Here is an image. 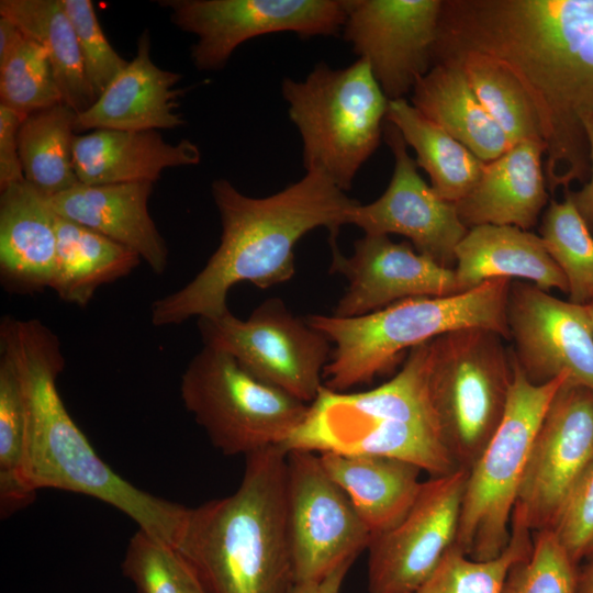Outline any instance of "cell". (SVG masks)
Masks as SVG:
<instances>
[{"mask_svg": "<svg viewBox=\"0 0 593 593\" xmlns=\"http://www.w3.org/2000/svg\"><path fill=\"white\" fill-rule=\"evenodd\" d=\"M539 233L567 279L569 301L589 303L593 299V234L566 193L561 202L549 200Z\"/></svg>", "mask_w": 593, "mask_h": 593, "instance_id": "obj_35", "label": "cell"}, {"mask_svg": "<svg viewBox=\"0 0 593 593\" xmlns=\"http://www.w3.org/2000/svg\"><path fill=\"white\" fill-rule=\"evenodd\" d=\"M245 458L234 493L188 508L176 548L206 593H291L287 452L271 446Z\"/></svg>", "mask_w": 593, "mask_h": 593, "instance_id": "obj_4", "label": "cell"}, {"mask_svg": "<svg viewBox=\"0 0 593 593\" xmlns=\"http://www.w3.org/2000/svg\"><path fill=\"white\" fill-rule=\"evenodd\" d=\"M286 492L294 584L321 580L368 549L371 533L318 454L287 452Z\"/></svg>", "mask_w": 593, "mask_h": 593, "instance_id": "obj_12", "label": "cell"}, {"mask_svg": "<svg viewBox=\"0 0 593 593\" xmlns=\"http://www.w3.org/2000/svg\"><path fill=\"white\" fill-rule=\"evenodd\" d=\"M22 121L18 113L0 104V191L25 180L18 142Z\"/></svg>", "mask_w": 593, "mask_h": 593, "instance_id": "obj_41", "label": "cell"}, {"mask_svg": "<svg viewBox=\"0 0 593 593\" xmlns=\"http://www.w3.org/2000/svg\"><path fill=\"white\" fill-rule=\"evenodd\" d=\"M383 136L394 158L390 183L373 202L353 206L348 224L365 234L405 236L416 251L454 269L456 248L469 228L455 204L439 198L423 180L401 133L388 121Z\"/></svg>", "mask_w": 593, "mask_h": 593, "instance_id": "obj_18", "label": "cell"}, {"mask_svg": "<svg viewBox=\"0 0 593 593\" xmlns=\"http://www.w3.org/2000/svg\"><path fill=\"white\" fill-rule=\"evenodd\" d=\"M0 350L12 359L24 394L27 491L34 496L43 489L91 496L177 547L189 507L135 486L96 452L58 393L57 378L66 361L57 335L38 320L5 315L0 323Z\"/></svg>", "mask_w": 593, "mask_h": 593, "instance_id": "obj_3", "label": "cell"}, {"mask_svg": "<svg viewBox=\"0 0 593 593\" xmlns=\"http://www.w3.org/2000/svg\"><path fill=\"white\" fill-rule=\"evenodd\" d=\"M468 469L423 481L404 517L368 546V592L411 593L455 542Z\"/></svg>", "mask_w": 593, "mask_h": 593, "instance_id": "obj_15", "label": "cell"}, {"mask_svg": "<svg viewBox=\"0 0 593 593\" xmlns=\"http://www.w3.org/2000/svg\"><path fill=\"white\" fill-rule=\"evenodd\" d=\"M551 529L577 564L593 551V463L569 492Z\"/></svg>", "mask_w": 593, "mask_h": 593, "instance_id": "obj_40", "label": "cell"}, {"mask_svg": "<svg viewBox=\"0 0 593 593\" xmlns=\"http://www.w3.org/2000/svg\"><path fill=\"white\" fill-rule=\"evenodd\" d=\"M455 258L458 293L496 278L522 279L545 291L557 289L568 293L564 275L541 237L529 231L499 225L469 228Z\"/></svg>", "mask_w": 593, "mask_h": 593, "instance_id": "obj_25", "label": "cell"}, {"mask_svg": "<svg viewBox=\"0 0 593 593\" xmlns=\"http://www.w3.org/2000/svg\"><path fill=\"white\" fill-rule=\"evenodd\" d=\"M512 361L513 382L505 414L468 470L454 542L475 560L495 558L506 548L536 432L555 394L569 380L567 376H560L544 384H534L513 357Z\"/></svg>", "mask_w": 593, "mask_h": 593, "instance_id": "obj_9", "label": "cell"}, {"mask_svg": "<svg viewBox=\"0 0 593 593\" xmlns=\"http://www.w3.org/2000/svg\"><path fill=\"white\" fill-rule=\"evenodd\" d=\"M72 155L77 178L88 186L155 183L165 168L201 161L197 144L189 139L171 144L156 131L96 130L76 135Z\"/></svg>", "mask_w": 593, "mask_h": 593, "instance_id": "obj_24", "label": "cell"}, {"mask_svg": "<svg viewBox=\"0 0 593 593\" xmlns=\"http://www.w3.org/2000/svg\"><path fill=\"white\" fill-rule=\"evenodd\" d=\"M478 52L528 94L546 145L547 188L586 182L593 119V0H443L433 65Z\"/></svg>", "mask_w": 593, "mask_h": 593, "instance_id": "obj_1", "label": "cell"}, {"mask_svg": "<svg viewBox=\"0 0 593 593\" xmlns=\"http://www.w3.org/2000/svg\"><path fill=\"white\" fill-rule=\"evenodd\" d=\"M411 103L484 163L499 158L512 146L457 60L433 65L415 83Z\"/></svg>", "mask_w": 593, "mask_h": 593, "instance_id": "obj_27", "label": "cell"}, {"mask_svg": "<svg viewBox=\"0 0 593 593\" xmlns=\"http://www.w3.org/2000/svg\"><path fill=\"white\" fill-rule=\"evenodd\" d=\"M57 255L51 289L85 307L99 287L127 276L142 260L132 249L56 214Z\"/></svg>", "mask_w": 593, "mask_h": 593, "instance_id": "obj_28", "label": "cell"}, {"mask_svg": "<svg viewBox=\"0 0 593 593\" xmlns=\"http://www.w3.org/2000/svg\"><path fill=\"white\" fill-rule=\"evenodd\" d=\"M171 22L198 37L191 60L199 70L223 68L254 37L292 32L303 38L336 35L345 0H160Z\"/></svg>", "mask_w": 593, "mask_h": 593, "instance_id": "obj_13", "label": "cell"}, {"mask_svg": "<svg viewBox=\"0 0 593 593\" xmlns=\"http://www.w3.org/2000/svg\"><path fill=\"white\" fill-rule=\"evenodd\" d=\"M329 244V272L340 273L348 281L334 316L357 317L411 298L458 294L454 269L419 254L406 242L365 234L348 257L338 249L336 238Z\"/></svg>", "mask_w": 593, "mask_h": 593, "instance_id": "obj_19", "label": "cell"}, {"mask_svg": "<svg viewBox=\"0 0 593 593\" xmlns=\"http://www.w3.org/2000/svg\"><path fill=\"white\" fill-rule=\"evenodd\" d=\"M593 463V391L566 381L536 432L512 522L551 528L571 489Z\"/></svg>", "mask_w": 593, "mask_h": 593, "instance_id": "obj_14", "label": "cell"}, {"mask_svg": "<svg viewBox=\"0 0 593 593\" xmlns=\"http://www.w3.org/2000/svg\"><path fill=\"white\" fill-rule=\"evenodd\" d=\"M506 314L512 357L532 383L567 376L593 391V332L584 305L512 281Z\"/></svg>", "mask_w": 593, "mask_h": 593, "instance_id": "obj_17", "label": "cell"}, {"mask_svg": "<svg viewBox=\"0 0 593 593\" xmlns=\"http://www.w3.org/2000/svg\"><path fill=\"white\" fill-rule=\"evenodd\" d=\"M25 35L10 20L0 16V65L15 52Z\"/></svg>", "mask_w": 593, "mask_h": 593, "instance_id": "obj_44", "label": "cell"}, {"mask_svg": "<svg viewBox=\"0 0 593 593\" xmlns=\"http://www.w3.org/2000/svg\"><path fill=\"white\" fill-rule=\"evenodd\" d=\"M387 121L416 154V165L429 177L430 187L445 201L457 203L478 181L484 161L406 99L389 101Z\"/></svg>", "mask_w": 593, "mask_h": 593, "instance_id": "obj_30", "label": "cell"}, {"mask_svg": "<svg viewBox=\"0 0 593 593\" xmlns=\"http://www.w3.org/2000/svg\"><path fill=\"white\" fill-rule=\"evenodd\" d=\"M343 34L383 93L405 99L433 67L443 0H345Z\"/></svg>", "mask_w": 593, "mask_h": 593, "instance_id": "obj_16", "label": "cell"}, {"mask_svg": "<svg viewBox=\"0 0 593 593\" xmlns=\"http://www.w3.org/2000/svg\"><path fill=\"white\" fill-rule=\"evenodd\" d=\"M182 402L224 456L281 446L309 404L250 374L234 357L203 346L181 376Z\"/></svg>", "mask_w": 593, "mask_h": 593, "instance_id": "obj_10", "label": "cell"}, {"mask_svg": "<svg viewBox=\"0 0 593 593\" xmlns=\"http://www.w3.org/2000/svg\"><path fill=\"white\" fill-rule=\"evenodd\" d=\"M448 59L461 64L477 97L512 145L523 141L544 143L537 112L508 68L478 52L460 53L444 60Z\"/></svg>", "mask_w": 593, "mask_h": 593, "instance_id": "obj_32", "label": "cell"}, {"mask_svg": "<svg viewBox=\"0 0 593 593\" xmlns=\"http://www.w3.org/2000/svg\"><path fill=\"white\" fill-rule=\"evenodd\" d=\"M290 120L302 139L303 167L348 191L380 144L389 100L369 64L334 69L321 61L303 80L281 85Z\"/></svg>", "mask_w": 593, "mask_h": 593, "instance_id": "obj_7", "label": "cell"}, {"mask_svg": "<svg viewBox=\"0 0 593 593\" xmlns=\"http://www.w3.org/2000/svg\"><path fill=\"white\" fill-rule=\"evenodd\" d=\"M77 36L86 76L97 99L128 60L105 37L90 0H61Z\"/></svg>", "mask_w": 593, "mask_h": 593, "instance_id": "obj_39", "label": "cell"}, {"mask_svg": "<svg viewBox=\"0 0 593 593\" xmlns=\"http://www.w3.org/2000/svg\"><path fill=\"white\" fill-rule=\"evenodd\" d=\"M503 340L495 332L471 327L428 342L430 405L460 468L469 470L505 414L513 361Z\"/></svg>", "mask_w": 593, "mask_h": 593, "instance_id": "obj_8", "label": "cell"}, {"mask_svg": "<svg viewBox=\"0 0 593 593\" xmlns=\"http://www.w3.org/2000/svg\"><path fill=\"white\" fill-rule=\"evenodd\" d=\"M372 537L396 525L416 500L423 481L413 463L379 455L318 454Z\"/></svg>", "mask_w": 593, "mask_h": 593, "instance_id": "obj_26", "label": "cell"}, {"mask_svg": "<svg viewBox=\"0 0 593 593\" xmlns=\"http://www.w3.org/2000/svg\"><path fill=\"white\" fill-rule=\"evenodd\" d=\"M589 154H590V175L580 190H567L564 193L571 199L575 209L585 221L588 227L593 234V119L586 127Z\"/></svg>", "mask_w": 593, "mask_h": 593, "instance_id": "obj_42", "label": "cell"}, {"mask_svg": "<svg viewBox=\"0 0 593 593\" xmlns=\"http://www.w3.org/2000/svg\"><path fill=\"white\" fill-rule=\"evenodd\" d=\"M0 16L45 48L65 104L79 114L97 101L61 0H1Z\"/></svg>", "mask_w": 593, "mask_h": 593, "instance_id": "obj_29", "label": "cell"}, {"mask_svg": "<svg viewBox=\"0 0 593 593\" xmlns=\"http://www.w3.org/2000/svg\"><path fill=\"white\" fill-rule=\"evenodd\" d=\"M533 533L511 522L506 548L495 558L475 560L454 544L432 574L411 593H502L511 568L533 548Z\"/></svg>", "mask_w": 593, "mask_h": 593, "instance_id": "obj_33", "label": "cell"}, {"mask_svg": "<svg viewBox=\"0 0 593 593\" xmlns=\"http://www.w3.org/2000/svg\"><path fill=\"white\" fill-rule=\"evenodd\" d=\"M579 564L551 528L534 533L530 553L515 563L502 593H575Z\"/></svg>", "mask_w": 593, "mask_h": 593, "instance_id": "obj_38", "label": "cell"}, {"mask_svg": "<svg viewBox=\"0 0 593 593\" xmlns=\"http://www.w3.org/2000/svg\"><path fill=\"white\" fill-rule=\"evenodd\" d=\"M211 192L221 217L220 245L189 283L152 304L154 326L225 313L228 291L239 282L268 289L290 280L296 243L316 227L337 238L359 203L318 171L265 198L245 195L227 179L214 180Z\"/></svg>", "mask_w": 593, "mask_h": 593, "instance_id": "obj_2", "label": "cell"}, {"mask_svg": "<svg viewBox=\"0 0 593 593\" xmlns=\"http://www.w3.org/2000/svg\"><path fill=\"white\" fill-rule=\"evenodd\" d=\"M428 342L409 350L402 369L368 391L322 387L302 423L280 446L315 454L379 455L404 460L432 477L460 467L445 445L430 405Z\"/></svg>", "mask_w": 593, "mask_h": 593, "instance_id": "obj_5", "label": "cell"}, {"mask_svg": "<svg viewBox=\"0 0 593 593\" xmlns=\"http://www.w3.org/2000/svg\"><path fill=\"white\" fill-rule=\"evenodd\" d=\"M512 281L496 278L458 294L411 298L357 317L307 315L309 324L334 344L324 387L345 392L370 383L391 371L405 350L457 329L485 328L510 340Z\"/></svg>", "mask_w": 593, "mask_h": 593, "instance_id": "obj_6", "label": "cell"}, {"mask_svg": "<svg viewBox=\"0 0 593 593\" xmlns=\"http://www.w3.org/2000/svg\"><path fill=\"white\" fill-rule=\"evenodd\" d=\"M26 440L24 394L10 356L0 350V511L9 517L31 504L32 495L23 480Z\"/></svg>", "mask_w": 593, "mask_h": 593, "instance_id": "obj_34", "label": "cell"}, {"mask_svg": "<svg viewBox=\"0 0 593 593\" xmlns=\"http://www.w3.org/2000/svg\"><path fill=\"white\" fill-rule=\"evenodd\" d=\"M591 555H593V551L591 552ZM591 555H590V556H591ZM590 556H589V557H590Z\"/></svg>", "mask_w": 593, "mask_h": 593, "instance_id": "obj_47", "label": "cell"}, {"mask_svg": "<svg viewBox=\"0 0 593 593\" xmlns=\"http://www.w3.org/2000/svg\"><path fill=\"white\" fill-rule=\"evenodd\" d=\"M77 115L60 102L21 122L18 142L24 179L47 199L80 183L72 155Z\"/></svg>", "mask_w": 593, "mask_h": 593, "instance_id": "obj_31", "label": "cell"}, {"mask_svg": "<svg viewBox=\"0 0 593 593\" xmlns=\"http://www.w3.org/2000/svg\"><path fill=\"white\" fill-rule=\"evenodd\" d=\"M181 74L159 68L150 58L146 29L137 40L136 53L97 101L77 115L76 132L88 130L156 131L182 126L177 111Z\"/></svg>", "mask_w": 593, "mask_h": 593, "instance_id": "obj_20", "label": "cell"}, {"mask_svg": "<svg viewBox=\"0 0 593 593\" xmlns=\"http://www.w3.org/2000/svg\"><path fill=\"white\" fill-rule=\"evenodd\" d=\"M153 182L88 186L78 183L48 202L54 212L132 249L157 275L168 248L148 211Z\"/></svg>", "mask_w": 593, "mask_h": 593, "instance_id": "obj_23", "label": "cell"}, {"mask_svg": "<svg viewBox=\"0 0 593 593\" xmlns=\"http://www.w3.org/2000/svg\"><path fill=\"white\" fill-rule=\"evenodd\" d=\"M578 571L577 592L593 593V555Z\"/></svg>", "mask_w": 593, "mask_h": 593, "instance_id": "obj_45", "label": "cell"}, {"mask_svg": "<svg viewBox=\"0 0 593 593\" xmlns=\"http://www.w3.org/2000/svg\"><path fill=\"white\" fill-rule=\"evenodd\" d=\"M60 102L63 98L47 52L25 36L0 65V104L24 119Z\"/></svg>", "mask_w": 593, "mask_h": 593, "instance_id": "obj_37", "label": "cell"}, {"mask_svg": "<svg viewBox=\"0 0 593 593\" xmlns=\"http://www.w3.org/2000/svg\"><path fill=\"white\" fill-rule=\"evenodd\" d=\"M122 572L137 593H206L176 547L141 528L127 542Z\"/></svg>", "mask_w": 593, "mask_h": 593, "instance_id": "obj_36", "label": "cell"}, {"mask_svg": "<svg viewBox=\"0 0 593 593\" xmlns=\"http://www.w3.org/2000/svg\"><path fill=\"white\" fill-rule=\"evenodd\" d=\"M545 154V143L523 141L485 163L472 189L455 203L461 222L468 228L499 225L528 231L535 226L550 200Z\"/></svg>", "mask_w": 593, "mask_h": 593, "instance_id": "obj_21", "label": "cell"}, {"mask_svg": "<svg viewBox=\"0 0 593 593\" xmlns=\"http://www.w3.org/2000/svg\"><path fill=\"white\" fill-rule=\"evenodd\" d=\"M593 332V299L584 305Z\"/></svg>", "mask_w": 593, "mask_h": 593, "instance_id": "obj_46", "label": "cell"}, {"mask_svg": "<svg viewBox=\"0 0 593 593\" xmlns=\"http://www.w3.org/2000/svg\"><path fill=\"white\" fill-rule=\"evenodd\" d=\"M57 255L56 213L26 180L0 195V281L8 292L32 295L52 284Z\"/></svg>", "mask_w": 593, "mask_h": 593, "instance_id": "obj_22", "label": "cell"}, {"mask_svg": "<svg viewBox=\"0 0 593 593\" xmlns=\"http://www.w3.org/2000/svg\"><path fill=\"white\" fill-rule=\"evenodd\" d=\"M198 327L204 346L227 353L257 379L306 404L324 385L331 342L280 299L262 302L246 320L228 310L198 318Z\"/></svg>", "mask_w": 593, "mask_h": 593, "instance_id": "obj_11", "label": "cell"}, {"mask_svg": "<svg viewBox=\"0 0 593 593\" xmlns=\"http://www.w3.org/2000/svg\"><path fill=\"white\" fill-rule=\"evenodd\" d=\"M353 563L354 561L343 563L321 580L295 583L291 593H340L344 580Z\"/></svg>", "mask_w": 593, "mask_h": 593, "instance_id": "obj_43", "label": "cell"}]
</instances>
